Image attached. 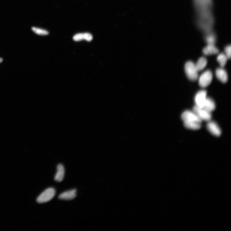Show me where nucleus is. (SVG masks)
Here are the masks:
<instances>
[{"label":"nucleus","instance_id":"1","mask_svg":"<svg viewBox=\"0 0 231 231\" xmlns=\"http://www.w3.org/2000/svg\"><path fill=\"white\" fill-rule=\"evenodd\" d=\"M193 2L198 27L203 28L212 27L214 23L213 12V0H193Z\"/></svg>","mask_w":231,"mask_h":231},{"label":"nucleus","instance_id":"2","mask_svg":"<svg viewBox=\"0 0 231 231\" xmlns=\"http://www.w3.org/2000/svg\"><path fill=\"white\" fill-rule=\"evenodd\" d=\"M185 70L188 79L192 81L196 80L198 78V71L195 64L192 61H187L185 64Z\"/></svg>","mask_w":231,"mask_h":231},{"label":"nucleus","instance_id":"3","mask_svg":"<svg viewBox=\"0 0 231 231\" xmlns=\"http://www.w3.org/2000/svg\"><path fill=\"white\" fill-rule=\"evenodd\" d=\"M55 190L54 188H48L43 192L37 198V201L39 203L48 202L54 198L55 195Z\"/></svg>","mask_w":231,"mask_h":231},{"label":"nucleus","instance_id":"4","mask_svg":"<svg viewBox=\"0 0 231 231\" xmlns=\"http://www.w3.org/2000/svg\"><path fill=\"white\" fill-rule=\"evenodd\" d=\"M213 74L210 70L204 72L199 79V85L203 88L206 87L211 83L213 80Z\"/></svg>","mask_w":231,"mask_h":231},{"label":"nucleus","instance_id":"5","mask_svg":"<svg viewBox=\"0 0 231 231\" xmlns=\"http://www.w3.org/2000/svg\"><path fill=\"white\" fill-rule=\"evenodd\" d=\"M193 111L203 121H209L211 120L212 115L211 112L204 109L196 105L193 108Z\"/></svg>","mask_w":231,"mask_h":231},{"label":"nucleus","instance_id":"6","mask_svg":"<svg viewBox=\"0 0 231 231\" xmlns=\"http://www.w3.org/2000/svg\"><path fill=\"white\" fill-rule=\"evenodd\" d=\"M182 119L184 121H194L201 123L203 121L193 111L184 112L182 115Z\"/></svg>","mask_w":231,"mask_h":231},{"label":"nucleus","instance_id":"7","mask_svg":"<svg viewBox=\"0 0 231 231\" xmlns=\"http://www.w3.org/2000/svg\"><path fill=\"white\" fill-rule=\"evenodd\" d=\"M207 92L202 90L198 92L195 97L196 105L200 107H203L207 99Z\"/></svg>","mask_w":231,"mask_h":231},{"label":"nucleus","instance_id":"8","mask_svg":"<svg viewBox=\"0 0 231 231\" xmlns=\"http://www.w3.org/2000/svg\"><path fill=\"white\" fill-rule=\"evenodd\" d=\"M207 125V127L209 131L216 136H219L221 134L220 128L215 122L210 121Z\"/></svg>","mask_w":231,"mask_h":231},{"label":"nucleus","instance_id":"9","mask_svg":"<svg viewBox=\"0 0 231 231\" xmlns=\"http://www.w3.org/2000/svg\"><path fill=\"white\" fill-rule=\"evenodd\" d=\"M76 192L75 189L64 192L59 195V198L60 199L66 200L73 199L76 196Z\"/></svg>","mask_w":231,"mask_h":231},{"label":"nucleus","instance_id":"10","mask_svg":"<svg viewBox=\"0 0 231 231\" xmlns=\"http://www.w3.org/2000/svg\"><path fill=\"white\" fill-rule=\"evenodd\" d=\"M217 79L223 83H226L228 80V75L227 72L223 68L217 69L215 71Z\"/></svg>","mask_w":231,"mask_h":231},{"label":"nucleus","instance_id":"11","mask_svg":"<svg viewBox=\"0 0 231 231\" xmlns=\"http://www.w3.org/2000/svg\"><path fill=\"white\" fill-rule=\"evenodd\" d=\"M92 35L89 33H78L75 35L73 37V40L76 42L83 40H86L88 42L91 41L93 39Z\"/></svg>","mask_w":231,"mask_h":231},{"label":"nucleus","instance_id":"12","mask_svg":"<svg viewBox=\"0 0 231 231\" xmlns=\"http://www.w3.org/2000/svg\"><path fill=\"white\" fill-rule=\"evenodd\" d=\"M203 52L205 55H211L218 54L219 50L215 45L208 44L203 49Z\"/></svg>","mask_w":231,"mask_h":231},{"label":"nucleus","instance_id":"13","mask_svg":"<svg viewBox=\"0 0 231 231\" xmlns=\"http://www.w3.org/2000/svg\"><path fill=\"white\" fill-rule=\"evenodd\" d=\"M57 172L55 177V180L58 182H60L63 181L65 175V169L63 166L61 164H59L57 166Z\"/></svg>","mask_w":231,"mask_h":231},{"label":"nucleus","instance_id":"14","mask_svg":"<svg viewBox=\"0 0 231 231\" xmlns=\"http://www.w3.org/2000/svg\"><path fill=\"white\" fill-rule=\"evenodd\" d=\"M203 108L211 112L214 110L215 109L216 106L215 102L211 98L207 97Z\"/></svg>","mask_w":231,"mask_h":231},{"label":"nucleus","instance_id":"15","mask_svg":"<svg viewBox=\"0 0 231 231\" xmlns=\"http://www.w3.org/2000/svg\"><path fill=\"white\" fill-rule=\"evenodd\" d=\"M184 126L188 129L198 130L201 128V123L194 121H184Z\"/></svg>","mask_w":231,"mask_h":231},{"label":"nucleus","instance_id":"16","mask_svg":"<svg viewBox=\"0 0 231 231\" xmlns=\"http://www.w3.org/2000/svg\"><path fill=\"white\" fill-rule=\"evenodd\" d=\"M208 61L206 58L202 57L200 58L195 64L196 68L198 72L203 70L206 67Z\"/></svg>","mask_w":231,"mask_h":231},{"label":"nucleus","instance_id":"17","mask_svg":"<svg viewBox=\"0 0 231 231\" xmlns=\"http://www.w3.org/2000/svg\"><path fill=\"white\" fill-rule=\"evenodd\" d=\"M205 40L208 44L215 45L216 41V36L215 34L212 32L205 34Z\"/></svg>","mask_w":231,"mask_h":231},{"label":"nucleus","instance_id":"18","mask_svg":"<svg viewBox=\"0 0 231 231\" xmlns=\"http://www.w3.org/2000/svg\"><path fill=\"white\" fill-rule=\"evenodd\" d=\"M228 59V58L225 54L223 53L219 54L217 57V60L222 68L225 66Z\"/></svg>","mask_w":231,"mask_h":231},{"label":"nucleus","instance_id":"19","mask_svg":"<svg viewBox=\"0 0 231 231\" xmlns=\"http://www.w3.org/2000/svg\"><path fill=\"white\" fill-rule=\"evenodd\" d=\"M32 29L34 32L38 35H46L49 34V33L47 31L44 29L35 27L32 28Z\"/></svg>","mask_w":231,"mask_h":231},{"label":"nucleus","instance_id":"20","mask_svg":"<svg viewBox=\"0 0 231 231\" xmlns=\"http://www.w3.org/2000/svg\"><path fill=\"white\" fill-rule=\"evenodd\" d=\"M225 54L228 59H230L231 56V46L230 45L227 46L225 48Z\"/></svg>","mask_w":231,"mask_h":231},{"label":"nucleus","instance_id":"21","mask_svg":"<svg viewBox=\"0 0 231 231\" xmlns=\"http://www.w3.org/2000/svg\"><path fill=\"white\" fill-rule=\"evenodd\" d=\"M3 61V59L2 58H0V63L2 62Z\"/></svg>","mask_w":231,"mask_h":231}]
</instances>
